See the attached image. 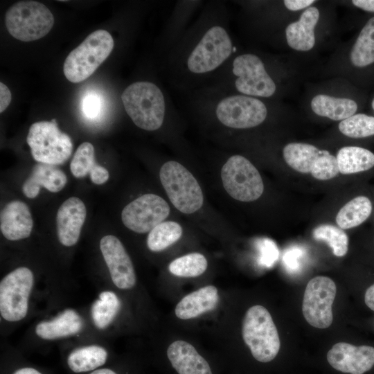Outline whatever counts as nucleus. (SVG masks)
<instances>
[{"instance_id": "ddd939ff", "label": "nucleus", "mask_w": 374, "mask_h": 374, "mask_svg": "<svg viewBox=\"0 0 374 374\" xmlns=\"http://www.w3.org/2000/svg\"><path fill=\"white\" fill-rule=\"evenodd\" d=\"M168 204L160 196L148 193L125 206L121 213L123 224L139 233L150 231L169 215Z\"/></svg>"}, {"instance_id": "393cba45", "label": "nucleus", "mask_w": 374, "mask_h": 374, "mask_svg": "<svg viewBox=\"0 0 374 374\" xmlns=\"http://www.w3.org/2000/svg\"><path fill=\"white\" fill-rule=\"evenodd\" d=\"M107 356V351L104 347L87 345L72 350L67 357V364L72 371L84 373L104 365Z\"/></svg>"}, {"instance_id": "cd10ccee", "label": "nucleus", "mask_w": 374, "mask_h": 374, "mask_svg": "<svg viewBox=\"0 0 374 374\" xmlns=\"http://www.w3.org/2000/svg\"><path fill=\"white\" fill-rule=\"evenodd\" d=\"M121 303L118 296L112 291H103L93 303L91 316L95 326L105 330L114 321L118 314Z\"/></svg>"}, {"instance_id": "f8f14e48", "label": "nucleus", "mask_w": 374, "mask_h": 374, "mask_svg": "<svg viewBox=\"0 0 374 374\" xmlns=\"http://www.w3.org/2000/svg\"><path fill=\"white\" fill-rule=\"evenodd\" d=\"M336 292V285L329 277L318 276L309 280L302 303L303 314L309 324L321 329L332 324Z\"/></svg>"}, {"instance_id": "2f4dec72", "label": "nucleus", "mask_w": 374, "mask_h": 374, "mask_svg": "<svg viewBox=\"0 0 374 374\" xmlns=\"http://www.w3.org/2000/svg\"><path fill=\"white\" fill-rule=\"evenodd\" d=\"M208 266L207 260L199 253H191L172 261L168 269L171 274L179 277H196L202 274Z\"/></svg>"}, {"instance_id": "c9c22d12", "label": "nucleus", "mask_w": 374, "mask_h": 374, "mask_svg": "<svg viewBox=\"0 0 374 374\" xmlns=\"http://www.w3.org/2000/svg\"><path fill=\"white\" fill-rule=\"evenodd\" d=\"M260 263L265 267H271L278 258L279 251L276 243L269 239L262 238L258 241Z\"/></svg>"}, {"instance_id": "a19ab883", "label": "nucleus", "mask_w": 374, "mask_h": 374, "mask_svg": "<svg viewBox=\"0 0 374 374\" xmlns=\"http://www.w3.org/2000/svg\"><path fill=\"white\" fill-rule=\"evenodd\" d=\"M352 3L363 10L374 12V0H353Z\"/></svg>"}, {"instance_id": "412c9836", "label": "nucleus", "mask_w": 374, "mask_h": 374, "mask_svg": "<svg viewBox=\"0 0 374 374\" xmlns=\"http://www.w3.org/2000/svg\"><path fill=\"white\" fill-rule=\"evenodd\" d=\"M83 320L73 309H66L51 320L42 321L35 327V334L44 340H55L79 333Z\"/></svg>"}, {"instance_id": "b1692460", "label": "nucleus", "mask_w": 374, "mask_h": 374, "mask_svg": "<svg viewBox=\"0 0 374 374\" xmlns=\"http://www.w3.org/2000/svg\"><path fill=\"white\" fill-rule=\"evenodd\" d=\"M313 112L333 121H343L354 115L357 109L355 101L325 94L315 96L310 103Z\"/></svg>"}, {"instance_id": "c85d7f7f", "label": "nucleus", "mask_w": 374, "mask_h": 374, "mask_svg": "<svg viewBox=\"0 0 374 374\" xmlns=\"http://www.w3.org/2000/svg\"><path fill=\"white\" fill-rule=\"evenodd\" d=\"M372 203L366 196H357L346 203L337 213L336 223L341 229L356 227L370 216Z\"/></svg>"}, {"instance_id": "f704fd0d", "label": "nucleus", "mask_w": 374, "mask_h": 374, "mask_svg": "<svg viewBox=\"0 0 374 374\" xmlns=\"http://www.w3.org/2000/svg\"><path fill=\"white\" fill-rule=\"evenodd\" d=\"M339 172L337 158L328 152L322 150L314 162L310 173L319 180H328L335 177Z\"/></svg>"}, {"instance_id": "5701e85b", "label": "nucleus", "mask_w": 374, "mask_h": 374, "mask_svg": "<svg viewBox=\"0 0 374 374\" xmlns=\"http://www.w3.org/2000/svg\"><path fill=\"white\" fill-rule=\"evenodd\" d=\"M71 172L76 178H82L89 174L95 184H103L109 178L108 170L98 165L95 159V150L89 142H84L77 148L70 164Z\"/></svg>"}, {"instance_id": "bb28decb", "label": "nucleus", "mask_w": 374, "mask_h": 374, "mask_svg": "<svg viewBox=\"0 0 374 374\" xmlns=\"http://www.w3.org/2000/svg\"><path fill=\"white\" fill-rule=\"evenodd\" d=\"M321 151L308 143H290L284 147L283 154L285 162L292 169L299 172L308 173Z\"/></svg>"}, {"instance_id": "a18cd8bd", "label": "nucleus", "mask_w": 374, "mask_h": 374, "mask_svg": "<svg viewBox=\"0 0 374 374\" xmlns=\"http://www.w3.org/2000/svg\"><path fill=\"white\" fill-rule=\"evenodd\" d=\"M371 106H372V108H373V109L374 111V98H373V100L372 101Z\"/></svg>"}, {"instance_id": "a878e982", "label": "nucleus", "mask_w": 374, "mask_h": 374, "mask_svg": "<svg viewBox=\"0 0 374 374\" xmlns=\"http://www.w3.org/2000/svg\"><path fill=\"white\" fill-rule=\"evenodd\" d=\"M336 158L339 172L344 175L366 171L374 166V154L361 147H343Z\"/></svg>"}, {"instance_id": "ea45409f", "label": "nucleus", "mask_w": 374, "mask_h": 374, "mask_svg": "<svg viewBox=\"0 0 374 374\" xmlns=\"http://www.w3.org/2000/svg\"><path fill=\"white\" fill-rule=\"evenodd\" d=\"M12 96L10 89L2 82H0V112L2 113L10 105Z\"/></svg>"}, {"instance_id": "a211bd4d", "label": "nucleus", "mask_w": 374, "mask_h": 374, "mask_svg": "<svg viewBox=\"0 0 374 374\" xmlns=\"http://www.w3.org/2000/svg\"><path fill=\"white\" fill-rule=\"evenodd\" d=\"M167 355L179 374H212L206 360L187 341L172 342L168 348Z\"/></svg>"}, {"instance_id": "4be33fe9", "label": "nucleus", "mask_w": 374, "mask_h": 374, "mask_svg": "<svg viewBox=\"0 0 374 374\" xmlns=\"http://www.w3.org/2000/svg\"><path fill=\"white\" fill-rule=\"evenodd\" d=\"M218 301V291L215 286L202 287L187 294L177 303L175 315L183 320L197 317L215 308Z\"/></svg>"}, {"instance_id": "7c9ffc66", "label": "nucleus", "mask_w": 374, "mask_h": 374, "mask_svg": "<svg viewBox=\"0 0 374 374\" xmlns=\"http://www.w3.org/2000/svg\"><path fill=\"white\" fill-rule=\"evenodd\" d=\"M182 235V228L173 221L162 222L152 229L147 238L150 250L158 252L176 242Z\"/></svg>"}, {"instance_id": "f03ea898", "label": "nucleus", "mask_w": 374, "mask_h": 374, "mask_svg": "<svg viewBox=\"0 0 374 374\" xmlns=\"http://www.w3.org/2000/svg\"><path fill=\"white\" fill-rule=\"evenodd\" d=\"M114 46L111 34L105 30H97L89 35L64 60L63 72L73 83L90 77L108 57Z\"/></svg>"}, {"instance_id": "c756f323", "label": "nucleus", "mask_w": 374, "mask_h": 374, "mask_svg": "<svg viewBox=\"0 0 374 374\" xmlns=\"http://www.w3.org/2000/svg\"><path fill=\"white\" fill-rule=\"evenodd\" d=\"M355 66L364 67L374 62V17L361 30L350 54Z\"/></svg>"}, {"instance_id": "20e7f679", "label": "nucleus", "mask_w": 374, "mask_h": 374, "mask_svg": "<svg viewBox=\"0 0 374 374\" xmlns=\"http://www.w3.org/2000/svg\"><path fill=\"white\" fill-rule=\"evenodd\" d=\"M5 23L13 37L22 42H32L49 33L54 24V17L42 3L21 1L8 9Z\"/></svg>"}, {"instance_id": "9d476101", "label": "nucleus", "mask_w": 374, "mask_h": 374, "mask_svg": "<svg viewBox=\"0 0 374 374\" xmlns=\"http://www.w3.org/2000/svg\"><path fill=\"white\" fill-rule=\"evenodd\" d=\"M266 105L257 98L237 94L221 99L215 107V116L224 125L234 129L251 128L266 118Z\"/></svg>"}, {"instance_id": "f257e3e1", "label": "nucleus", "mask_w": 374, "mask_h": 374, "mask_svg": "<svg viewBox=\"0 0 374 374\" xmlns=\"http://www.w3.org/2000/svg\"><path fill=\"white\" fill-rule=\"evenodd\" d=\"M121 100L127 115L139 128L154 131L162 125L166 103L161 90L155 84L134 82L123 91Z\"/></svg>"}, {"instance_id": "f3484780", "label": "nucleus", "mask_w": 374, "mask_h": 374, "mask_svg": "<svg viewBox=\"0 0 374 374\" xmlns=\"http://www.w3.org/2000/svg\"><path fill=\"white\" fill-rule=\"evenodd\" d=\"M33 227L31 213L26 204L14 200L1 211L0 229L8 240L17 241L30 236Z\"/></svg>"}, {"instance_id": "37998d69", "label": "nucleus", "mask_w": 374, "mask_h": 374, "mask_svg": "<svg viewBox=\"0 0 374 374\" xmlns=\"http://www.w3.org/2000/svg\"><path fill=\"white\" fill-rule=\"evenodd\" d=\"M13 374H42V373L31 367H24L17 370Z\"/></svg>"}, {"instance_id": "9b49d317", "label": "nucleus", "mask_w": 374, "mask_h": 374, "mask_svg": "<svg viewBox=\"0 0 374 374\" xmlns=\"http://www.w3.org/2000/svg\"><path fill=\"white\" fill-rule=\"evenodd\" d=\"M234 85L242 95L269 98L274 94L276 85L267 72L264 63L257 55L244 53L233 61Z\"/></svg>"}, {"instance_id": "1a4fd4ad", "label": "nucleus", "mask_w": 374, "mask_h": 374, "mask_svg": "<svg viewBox=\"0 0 374 374\" xmlns=\"http://www.w3.org/2000/svg\"><path fill=\"white\" fill-rule=\"evenodd\" d=\"M221 177L224 189L233 199L253 202L264 191V184L256 168L245 157H231L224 164Z\"/></svg>"}, {"instance_id": "e433bc0d", "label": "nucleus", "mask_w": 374, "mask_h": 374, "mask_svg": "<svg viewBox=\"0 0 374 374\" xmlns=\"http://www.w3.org/2000/svg\"><path fill=\"white\" fill-rule=\"evenodd\" d=\"M101 98L96 94L89 93L82 101V107L84 114L89 118H96L101 110Z\"/></svg>"}, {"instance_id": "aec40b11", "label": "nucleus", "mask_w": 374, "mask_h": 374, "mask_svg": "<svg viewBox=\"0 0 374 374\" xmlns=\"http://www.w3.org/2000/svg\"><path fill=\"white\" fill-rule=\"evenodd\" d=\"M66 182L67 177L62 170L55 166L39 163L24 181L22 190L27 197L33 199L38 195L40 188L57 193L64 188Z\"/></svg>"}, {"instance_id": "dca6fc26", "label": "nucleus", "mask_w": 374, "mask_h": 374, "mask_svg": "<svg viewBox=\"0 0 374 374\" xmlns=\"http://www.w3.org/2000/svg\"><path fill=\"white\" fill-rule=\"evenodd\" d=\"M86 216V206L78 197H71L61 204L56 223L57 238L62 245L72 247L78 242Z\"/></svg>"}, {"instance_id": "c03bdc74", "label": "nucleus", "mask_w": 374, "mask_h": 374, "mask_svg": "<svg viewBox=\"0 0 374 374\" xmlns=\"http://www.w3.org/2000/svg\"><path fill=\"white\" fill-rule=\"evenodd\" d=\"M89 374H117V373L109 368H101V369L95 370Z\"/></svg>"}, {"instance_id": "7ed1b4c3", "label": "nucleus", "mask_w": 374, "mask_h": 374, "mask_svg": "<svg viewBox=\"0 0 374 374\" xmlns=\"http://www.w3.org/2000/svg\"><path fill=\"white\" fill-rule=\"evenodd\" d=\"M242 334L256 360L269 362L278 353L280 341L278 330L265 307L256 305L247 310L242 321Z\"/></svg>"}, {"instance_id": "39448f33", "label": "nucleus", "mask_w": 374, "mask_h": 374, "mask_svg": "<svg viewBox=\"0 0 374 374\" xmlns=\"http://www.w3.org/2000/svg\"><path fill=\"white\" fill-rule=\"evenodd\" d=\"M26 141L33 159L39 163L53 166L63 164L73 152L70 136L59 129L55 119L32 124Z\"/></svg>"}, {"instance_id": "6e6552de", "label": "nucleus", "mask_w": 374, "mask_h": 374, "mask_svg": "<svg viewBox=\"0 0 374 374\" xmlns=\"http://www.w3.org/2000/svg\"><path fill=\"white\" fill-rule=\"evenodd\" d=\"M227 31L220 26L211 27L188 56L186 66L193 74L211 72L223 64L233 51Z\"/></svg>"}, {"instance_id": "2eb2a0df", "label": "nucleus", "mask_w": 374, "mask_h": 374, "mask_svg": "<svg viewBox=\"0 0 374 374\" xmlns=\"http://www.w3.org/2000/svg\"><path fill=\"white\" fill-rule=\"evenodd\" d=\"M335 369L350 374H364L374 365V347L356 346L346 342L335 344L327 353Z\"/></svg>"}, {"instance_id": "72a5a7b5", "label": "nucleus", "mask_w": 374, "mask_h": 374, "mask_svg": "<svg viewBox=\"0 0 374 374\" xmlns=\"http://www.w3.org/2000/svg\"><path fill=\"white\" fill-rule=\"evenodd\" d=\"M339 130L350 138H364L374 135V117L365 114H357L341 121Z\"/></svg>"}, {"instance_id": "473e14b6", "label": "nucleus", "mask_w": 374, "mask_h": 374, "mask_svg": "<svg viewBox=\"0 0 374 374\" xmlns=\"http://www.w3.org/2000/svg\"><path fill=\"white\" fill-rule=\"evenodd\" d=\"M317 240L326 242L337 257L344 256L348 249V238L343 229L331 224H321L312 232Z\"/></svg>"}, {"instance_id": "6ab92c4d", "label": "nucleus", "mask_w": 374, "mask_h": 374, "mask_svg": "<svg viewBox=\"0 0 374 374\" xmlns=\"http://www.w3.org/2000/svg\"><path fill=\"white\" fill-rule=\"evenodd\" d=\"M319 10L316 7L306 8L298 21L290 24L285 29L287 44L294 50L308 51L315 44L314 28L319 19Z\"/></svg>"}, {"instance_id": "423d86ee", "label": "nucleus", "mask_w": 374, "mask_h": 374, "mask_svg": "<svg viewBox=\"0 0 374 374\" xmlns=\"http://www.w3.org/2000/svg\"><path fill=\"white\" fill-rule=\"evenodd\" d=\"M161 182L170 202L183 213L190 214L203 205L201 187L194 176L181 163L170 161L159 172Z\"/></svg>"}, {"instance_id": "4c0bfd02", "label": "nucleus", "mask_w": 374, "mask_h": 374, "mask_svg": "<svg viewBox=\"0 0 374 374\" xmlns=\"http://www.w3.org/2000/svg\"><path fill=\"white\" fill-rule=\"evenodd\" d=\"M303 254V251L298 247H294L287 250L283 258V263L286 268L290 271L297 270L299 268Z\"/></svg>"}, {"instance_id": "4468645a", "label": "nucleus", "mask_w": 374, "mask_h": 374, "mask_svg": "<svg viewBox=\"0 0 374 374\" xmlns=\"http://www.w3.org/2000/svg\"><path fill=\"white\" fill-rule=\"evenodd\" d=\"M100 249L115 286L123 290L133 288L136 283L135 270L121 240L112 235H105L100 241Z\"/></svg>"}, {"instance_id": "0eeeda50", "label": "nucleus", "mask_w": 374, "mask_h": 374, "mask_svg": "<svg viewBox=\"0 0 374 374\" xmlns=\"http://www.w3.org/2000/svg\"><path fill=\"white\" fill-rule=\"evenodd\" d=\"M34 283V274L26 267H17L1 279L0 314L3 320L17 322L26 317Z\"/></svg>"}, {"instance_id": "79ce46f5", "label": "nucleus", "mask_w": 374, "mask_h": 374, "mask_svg": "<svg viewBox=\"0 0 374 374\" xmlns=\"http://www.w3.org/2000/svg\"><path fill=\"white\" fill-rule=\"evenodd\" d=\"M364 301L366 305L374 311V284L366 290L364 295Z\"/></svg>"}, {"instance_id": "58836bf2", "label": "nucleus", "mask_w": 374, "mask_h": 374, "mask_svg": "<svg viewBox=\"0 0 374 374\" xmlns=\"http://www.w3.org/2000/svg\"><path fill=\"white\" fill-rule=\"evenodd\" d=\"M314 0H285L283 3L287 9L292 11L300 10L308 8L314 3Z\"/></svg>"}]
</instances>
